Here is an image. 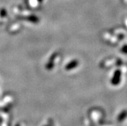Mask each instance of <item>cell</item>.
Masks as SVG:
<instances>
[{
  "instance_id": "1",
  "label": "cell",
  "mask_w": 127,
  "mask_h": 126,
  "mask_svg": "<svg viewBox=\"0 0 127 126\" xmlns=\"http://www.w3.org/2000/svg\"><path fill=\"white\" fill-rule=\"evenodd\" d=\"M77 65V61H72L71 63H70V64H68L67 66H66V69H67V70L72 69Z\"/></svg>"
}]
</instances>
